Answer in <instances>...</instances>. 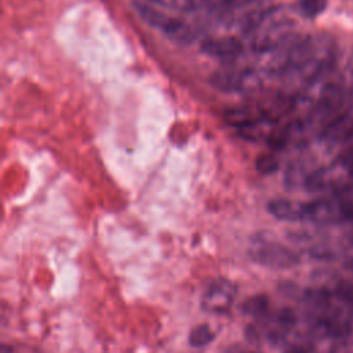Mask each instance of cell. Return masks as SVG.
I'll use <instances>...</instances> for the list:
<instances>
[{
    "label": "cell",
    "mask_w": 353,
    "mask_h": 353,
    "mask_svg": "<svg viewBox=\"0 0 353 353\" xmlns=\"http://www.w3.org/2000/svg\"><path fill=\"white\" fill-rule=\"evenodd\" d=\"M134 8L139 17L152 28L160 30L170 40L179 44H192L200 36V30L189 25L185 19L165 14L163 10L145 3L142 0H134Z\"/></svg>",
    "instance_id": "obj_1"
},
{
    "label": "cell",
    "mask_w": 353,
    "mask_h": 353,
    "mask_svg": "<svg viewBox=\"0 0 353 353\" xmlns=\"http://www.w3.org/2000/svg\"><path fill=\"white\" fill-rule=\"evenodd\" d=\"M248 256L252 262L273 269L291 268L299 262L296 252L265 236H255L252 239L248 248Z\"/></svg>",
    "instance_id": "obj_2"
},
{
    "label": "cell",
    "mask_w": 353,
    "mask_h": 353,
    "mask_svg": "<svg viewBox=\"0 0 353 353\" xmlns=\"http://www.w3.org/2000/svg\"><path fill=\"white\" fill-rule=\"evenodd\" d=\"M237 288L228 279H216L210 283L201 296L200 306L211 314H226L233 305Z\"/></svg>",
    "instance_id": "obj_3"
},
{
    "label": "cell",
    "mask_w": 353,
    "mask_h": 353,
    "mask_svg": "<svg viewBox=\"0 0 353 353\" xmlns=\"http://www.w3.org/2000/svg\"><path fill=\"white\" fill-rule=\"evenodd\" d=\"M200 50L203 54L216 58L223 63L237 61L245 54L244 40L234 36L207 37L201 41Z\"/></svg>",
    "instance_id": "obj_4"
},
{
    "label": "cell",
    "mask_w": 353,
    "mask_h": 353,
    "mask_svg": "<svg viewBox=\"0 0 353 353\" xmlns=\"http://www.w3.org/2000/svg\"><path fill=\"white\" fill-rule=\"evenodd\" d=\"M339 205L335 197H319L303 203V221L314 223H332L342 221Z\"/></svg>",
    "instance_id": "obj_5"
},
{
    "label": "cell",
    "mask_w": 353,
    "mask_h": 353,
    "mask_svg": "<svg viewBox=\"0 0 353 353\" xmlns=\"http://www.w3.org/2000/svg\"><path fill=\"white\" fill-rule=\"evenodd\" d=\"M323 141L330 145H339L353 139V108L339 113L323 131Z\"/></svg>",
    "instance_id": "obj_6"
},
{
    "label": "cell",
    "mask_w": 353,
    "mask_h": 353,
    "mask_svg": "<svg viewBox=\"0 0 353 353\" xmlns=\"http://www.w3.org/2000/svg\"><path fill=\"white\" fill-rule=\"evenodd\" d=\"M268 212L279 221H303V203L290 199H274L266 205Z\"/></svg>",
    "instance_id": "obj_7"
},
{
    "label": "cell",
    "mask_w": 353,
    "mask_h": 353,
    "mask_svg": "<svg viewBox=\"0 0 353 353\" xmlns=\"http://www.w3.org/2000/svg\"><path fill=\"white\" fill-rule=\"evenodd\" d=\"M241 312L254 319H263L269 312V299L266 295L258 294L247 298L241 303Z\"/></svg>",
    "instance_id": "obj_8"
},
{
    "label": "cell",
    "mask_w": 353,
    "mask_h": 353,
    "mask_svg": "<svg viewBox=\"0 0 353 353\" xmlns=\"http://www.w3.org/2000/svg\"><path fill=\"white\" fill-rule=\"evenodd\" d=\"M214 339H215V332L205 323L194 325L190 330L189 336H188V342L192 347H203V346L211 343Z\"/></svg>",
    "instance_id": "obj_9"
},
{
    "label": "cell",
    "mask_w": 353,
    "mask_h": 353,
    "mask_svg": "<svg viewBox=\"0 0 353 353\" xmlns=\"http://www.w3.org/2000/svg\"><path fill=\"white\" fill-rule=\"evenodd\" d=\"M334 197L339 205L343 219H353V183L341 186Z\"/></svg>",
    "instance_id": "obj_10"
},
{
    "label": "cell",
    "mask_w": 353,
    "mask_h": 353,
    "mask_svg": "<svg viewBox=\"0 0 353 353\" xmlns=\"http://www.w3.org/2000/svg\"><path fill=\"white\" fill-rule=\"evenodd\" d=\"M325 0H296L295 8L305 18H314L325 10Z\"/></svg>",
    "instance_id": "obj_11"
},
{
    "label": "cell",
    "mask_w": 353,
    "mask_h": 353,
    "mask_svg": "<svg viewBox=\"0 0 353 353\" xmlns=\"http://www.w3.org/2000/svg\"><path fill=\"white\" fill-rule=\"evenodd\" d=\"M255 167L261 174H272L279 168V161L274 154L263 153L256 157Z\"/></svg>",
    "instance_id": "obj_12"
},
{
    "label": "cell",
    "mask_w": 353,
    "mask_h": 353,
    "mask_svg": "<svg viewBox=\"0 0 353 353\" xmlns=\"http://www.w3.org/2000/svg\"><path fill=\"white\" fill-rule=\"evenodd\" d=\"M342 76L345 79V81L352 83L353 84V54H350L342 66Z\"/></svg>",
    "instance_id": "obj_13"
},
{
    "label": "cell",
    "mask_w": 353,
    "mask_h": 353,
    "mask_svg": "<svg viewBox=\"0 0 353 353\" xmlns=\"http://www.w3.org/2000/svg\"><path fill=\"white\" fill-rule=\"evenodd\" d=\"M338 161L347 170L349 175L353 176V148H350L346 153H343V154L338 159Z\"/></svg>",
    "instance_id": "obj_14"
},
{
    "label": "cell",
    "mask_w": 353,
    "mask_h": 353,
    "mask_svg": "<svg viewBox=\"0 0 353 353\" xmlns=\"http://www.w3.org/2000/svg\"><path fill=\"white\" fill-rule=\"evenodd\" d=\"M245 353H252V352H245Z\"/></svg>",
    "instance_id": "obj_15"
}]
</instances>
